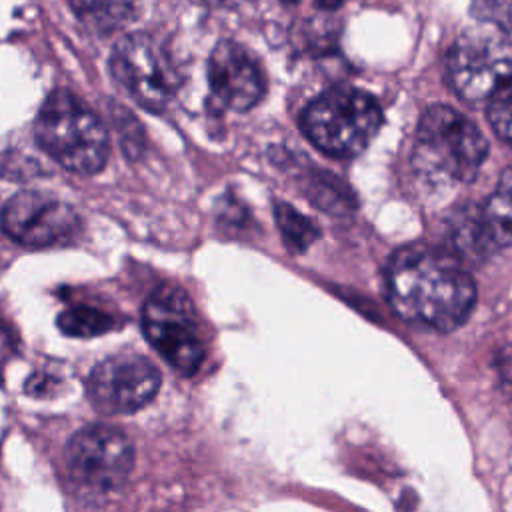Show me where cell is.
<instances>
[{"mask_svg":"<svg viewBox=\"0 0 512 512\" xmlns=\"http://www.w3.org/2000/svg\"><path fill=\"white\" fill-rule=\"evenodd\" d=\"M392 308L406 320L440 332L460 326L476 300V286L450 252L408 244L394 252L386 272Z\"/></svg>","mask_w":512,"mask_h":512,"instance_id":"cell-1","label":"cell"},{"mask_svg":"<svg viewBox=\"0 0 512 512\" xmlns=\"http://www.w3.org/2000/svg\"><path fill=\"white\" fill-rule=\"evenodd\" d=\"M34 136L52 160L76 174H94L108 160L110 144L102 120L68 90H54L44 100Z\"/></svg>","mask_w":512,"mask_h":512,"instance_id":"cell-2","label":"cell"},{"mask_svg":"<svg viewBox=\"0 0 512 512\" xmlns=\"http://www.w3.org/2000/svg\"><path fill=\"white\" fill-rule=\"evenodd\" d=\"M488 152L486 138L464 114L432 106L420 118L414 140V168L430 182H468Z\"/></svg>","mask_w":512,"mask_h":512,"instance_id":"cell-3","label":"cell"},{"mask_svg":"<svg viewBox=\"0 0 512 512\" xmlns=\"http://www.w3.org/2000/svg\"><path fill=\"white\" fill-rule=\"evenodd\" d=\"M382 124L378 102L364 90L336 86L322 92L302 112L306 138L324 154L350 158L362 152Z\"/></svg>","mask_w":512,"mask_h":512,"instance_id":"cell-4","label":"cell"},{"mask_svg":"<svg viewBox=\"0 0 512 512\" xmlns=\"http://www.w3.org/2000/svg\"><path fill=\"white\" fill-rule=\"evenodd\" d=\"M448 80L468 102L490 100L512 82V40L490 22L466 28L448 50Z\"/></svg>","mask_w":512,"mask_h":512,"instance_id":"cell-5","label":"cell"},{"mask_svg":"<svg viewBox=\"0 0 512 512\" xmlns=\"http://www.w3.org/2000/svg\"><path fill=\"white\" fill-rule=\"evenodd\" d=\"M110 72L136 104L156 114L168 108L180 86L170 52L148 32H132L116 42Z\"/></svg>","mask_w":512,"mask_h":512,"instance_id":"cell-6","label":"cell"},{"mask_svg":"<svg viewBox=\"0 0 512 512\" xmlns=\"http://www.w3.org/2000/svg\"><path fill=\"white\" fill-rule=\"evenodd\" d=\"M142 332L156 352L190 376L204 360V342L188 294L178 286H158L142 306Z\"/></svg>","mask_w":512,"mask_h":512,"instance_id":"cell-7","label":"cell"},{"mask_svg":"<svg viewBox=\"0 0 512 512\" xmlns=\"http://www.w3.org/2000/svg\"><path fill=\"white\" fill-rule=\"evenodd\" d=\"M64 458L68 476L78 488L108 494L126 482L134 466V448L122 430L98 422L68 440Z\"/></svg>","mask_w":512,"mask_h":512,"instance_id":"cell-8","label":"cell"},{"mask_svg":"<svg viewBox=\"0 0 512 512\" xmlns=\"http://www.w3.org/2000/svg\"><path fill=\"white\" fill-rule=\"evenodd\" d=\"M158 368L140 354L122 352L100 362L86 384L88 398L102 414H132L160 388Z\"/></svg>","mask_w":512,"mask_h":512,"instance_id":"cell-9","label":"cell"},{"mask_svg":"<svg viewBox=\"0 0 512 512\" xmlns=\"http://www.w3.org/2000/svg\"><path fill=\"white\" fill-rule=\"evenodd\" d=\"M2 230L28 248L54 246L70 240L80 220L72 206L44 192H18L2 208Z\"/></svg>","mask_w":512,"mask_h":512,"instance_id":"cell-10","label":"cell"},{"mask_svg":"<svg viewBox=\"0 0 512 512\" xmlns=\"http://www.w3.org/2000/svg\"><path fill=\"white\" fill-rule=\"evenodd\" d=\"M208 86L216 102L234 112L254 108L266 90L260 64L234 40L214 46L208 58Z\"/></svg>","mask_w":512,"mask_h":512,"instance_id":"cell-11","label":"cell"},{"mask_svg":"<svg viewBox=\"0 0 512 512\" xmlns=\"http://www.w3.org/2000/svg\"><path fill=\"white\" fill-rule=\"evenodd\" d=\"M478 216L494 252L512 246V166L502 172L494 192L478 208Z\"/></svg>","mask_w":512,"mask_h":512,"instance_id":"cell-12","label":"cell"},{"mask_svg":"<svg viewBox=\"0 0 512 512\" xmlns=\"http://www.w3.org/2000/svg\"><path fill=\"white\" fill-rule=\"evenodd\" d=\"M140 0H70L74 14L96 32H114L132 22Z\"/></svg>","mask_w":512,"mask_h":512,"instance_id":"cell-13","label":"cell"},{"mask_svg":"<svg viewBox=\"0 0 512 512\" xmlns=\"http://www.w3.org/2000/svg\"><path fill=\"white\" fill-rule=\"evenodd\" d=\"M450 238L454 250L468 260H480L494 252L482 228L478 208L474 206H464L452 216Z\"/></svg>","mask_w":512,"mask_h":512,"instance_id":"cell-14","label":"cell"},{"mask_svg":"<svg viewBox=\"0 0 512 512\" xmlns=\"http://www.w3.org/2000/svg\"><path fill=\"white\" fill-rule=\"evenodd\" d=\"M58 328L76 338H90V336H100L108 330L114 328L112 316L96 310V308H86V306H74L66 308L58 316Z\"/></svg>","mask_w":512,"mask_h":512,"instance_id":"cell-15","label":"cell"},{"mask_svg":"<svg viewBox=\"0 0 512 512\" xmlns=\"http://www.w3.org/2000/svg\"><path fill=\"white\" fill-rule=\"evenodd\" d=\"M274 216H276V222H278L284 242L292 250L302 252L316 240V236H318L316 226L304 214L296 212L290 204L278 202L274 208Z\"/></svg>","mask_w":512,"mask_h":512,"instance_id":"cell-16","label":"cell"},{"mask_svg":"<svg viewBox=\"0 0 512 512\" xmlns=\"http://www.w3.org/2000/svg\"><path fill=\"white\" fill-rule=\"evenodd\" d=\"M488 122L494 132L512 144V82L500 88L488 102Z\"/></svg>","mask_w":512,"mask_h":512,"instance_id":"cell-17","label":"cell"},{"mask_svg":"<svg viewBox=\"0 0 512 512\" xmlns=\"http://www.w3.org/2000/svg\"><path fill=\"white\" fill-rule=\"evenodd\" d=\"M496 370L500 374V378L512 386V344L504 346L498 356H496Z\"/></svg>","mask_w":512,"mask_h":512,"instance_id":"cell-18","label":"cell"},{"mask_svg":"<svg viewBox=\"0 0 512 512\" xmlns=\"http://www.w3.org/2000/svg\"><path fill=\"white\" fill-rule=\"evenodd\" d=\"M16 352V340L8 332V326L0 322V370L6 366V362L14 356Z\"/></svg>","mask_w":512,"mask_h":512,"instance_id":"cell-19","label":"cell"},{"mask_svg":"<svg viewBox=\"0 0 512 512\" xmlns=\"http://www.w3.org/2000/svg\"><path fill=\"white\" fill-rule=\"evenodd\" d=\"M204 2L218 10H230V8H236L238 4H242L244 0H204Z\"/></svg>","mask_w":512,"mask_h":512,"instance_id":"cell-20","label":"cell"},{"mask_svg":"<svg viewBox=\"0 0 512 512\" xmlns=\"http://www.w3.org/2000/svg\"><path fill=\"white\" fill-rule=\"evenodd\" d=\"M344 2H348V0H316V4H318L320 8H324V10H334V8H340Z\"/></svg>","mask_w":512,"mask_h":512,"instance_id":"cell-21","label":"cell"},{"mask_svg":"<svg viewBox=\"0 0 512 512\" xmlns=\"http://www.w3.org/2000/svg\"><path fill=\"white\" fill-rule=\"evenodd\" d=\"M282 2H284V4H296L298 0H282Z\"/></svg>","mask_w":512,"mask_h":512,"instance_id":"cell-22","label":"cell"}]
</instances>
